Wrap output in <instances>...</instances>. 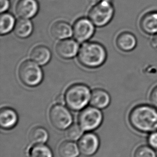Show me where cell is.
<instances>
[{
	"label": "cell",
	"instance_id": "6da1fadb",
	"mask_svg": "<svg viewBox=\"0 0 157 157\" xmlns=\"http://www.w3.org/2000/svg\"><path fill=\"white\" fill-rule=\"evenodd\" d=\"M128 121L136 132L149 134L157 130V108L152 105L140 104L130 111Z\"/></svg>",
	"mask_w": 157,
	"mask_h": 157
},
{
	"label": "cell",
	"instance_id": "7a4b0ae2",
	"mask_svg": "<svg viewBox=\"0 0 157 157\" xmlns=\"http://www.w3.org/2000/svg\"><path fill=\"white\" fill-rule=\"evenodd\" d=\"M107 53L100 44L94 42L84 43L81 46L78 53L79 62L86 68H97L104 63Z\"/></svg>",
	"mask_w": 157,
	"mask_h": 157
},
{
	"label": "cell",
	"instance_id": "3957f363",
	"mask_svg": "<svg viewBox=\"0 0 157 157\" xmlns=\"http://www.w3.org/2000/svg\"><path fill=\"white\" fill-rule=\"evenodd\" d=\"M115 8L112 0H99L92 6L88 17L97 27L107 25L114 17Z\"/></svg>",
	"mask_w": 157,
	"mask_h": 157
},
{
	"label": "cell",
	"instance_id": "277c9868",
	"mask_svg": "<svg viewBox=\"0 0 157 157\" xmlns=\"http://www.w3.org/2000/svg\"><path fill=\"white\" fill-rule=\"evenodd\" d=\"M91 94L87 86L81 84H74L66 91L64 94L66 104L72 110H81L90 101Z\"/></svg>",
	"mask_w": 157,
	"mask_h": 157
},
{
	"label": "cell",
	"instance_id": "5b68a950",
	"mask_svg": "<svg viewBox=\"0 0 157 157\" xmlns=\"http://www.w3.org/2000/svg\"><path fill=\"white\" fill-rule=\"evenodd\" d=\"M18 73L21 82L30 87L37 86L43 80V72L40 67L36 62L30 60L21 64Z\"/></svg>",
	"mask_w": 157,
	"mask_h": 157
},
{
	"label": "cell",
	"instance_id": "8992f818",
	"mask_svg": "<svg viewBox=\"0 0 157 157\" xmlns=\"http://www.w3.org/2000/svg\"><path fill=\"white\" fill-rule=\"evenodd\" d=\"M102 114L98 108L87 107L81 111L78 116L79 125L84 131L96 129L102 122Z\"/></svg>",
	"mask_w": 157,
	"mask_h": 157
},
{
	"label": "cell",
	"instance_id": "52a82bcc",
	"mask_svg": "<svg viewBox=\"0 0 157 157\" xmlns=\"http://www.w3.org/2000/svg\"><path fill=\"white\" fill-rule=\"evenodd\" d=\"M49 117L52 124L59 130L66 129L72 122V115L63 105L52 106L49 110Z\"/></svg>",
	"mask_w": 157,
	"mask_h": 157
},
{
	"label": "cell",
	"instance_id": "ba28073f",
	"mask_svg": "<svg viewBox=\"0 0 157 157\" xmlns=\"http://www.w3.org/2000/svg\"><path fill=\"white\" fill-rule=\"evenodd\" d=\"M94 26L89 18L82 17L77 19L72 28L74 38L80 43L89 40L94 33Z\"/></svg>",
	"mask_w": 157,
	"mask_h": 157
},
{
	"label": "cell",
	"instance_id": "9c48e42d",
	"mask_svg": "<svg viewBox=\"0 0 157 157\" xmlns=\"http://www.w3.org/2000/svg\"><path fill=\"white\" fill-rule=\"evenodd\" d=\"M99 147V140L97 135L86 133L81 137L78 142L79 150L83 155L91 156L96 153Z\"/></svg>",
	"mask_w": 157,
	"mask_h": 157
},
{
	"label": "cell",
	"instance_id": "30bf717a",
	"mask_svg": "<svg viewBox=\"0 0 157 157\" xmlns=\"http://www.w3.org/2000/svg\"><path fill=\"white\" fill-rule=\"evenodd\" d=\"M39 5L37 0H19L17 2L15 11L20 18L30 19L38 13Z\"/></svg>",
	"mask_w": 157,
	"mask_h": 157
},
{
	"label": "cell",
	"instance_id": "8fae6325",
	"mask_svg": "<svg viewBox=\"0 0 157 157\" xmlns=\"http://www.w3.org/2000/svg\"><path fill=\"white\" fill-rule=\"evenodd\" d=\"M139 26L143 33L152 36L157 34V11H147L139 21Z\"/></svg>",
	"mask_w": 157,
	"mask_h": 157
},
{
	"label": "cell",
	"instance_id": "7c38bea8",
	"mask_svg": "<svg viewBox=\"0 0 157 157\" xmlns=\"http://www.w3.org/2000/svg\"><path fill=\"white\" fill-rule=\"evenodd\" d=\"M78 47L76 41L66 39L58 43L56 46V51L59 57L64 59H69L76 56Z\"/></svg>",
	"mask_w": 157,
	"mask_h": 157
},
{
	"label": "cell",
	"instance_id": "4fadbf2b",
	"mask_svg": "<svg viewBox=\"0 0 157 157\" xmlns=\"http://www.w3.org/2000/svg\"><path fill=\"white\" fill-rule=\"evenodd\" d=\"M137 39L135 34L129 31L121 32L116 39V45L118 48L123 52L134 51L137 46Z\"/></svg>",
	"mask_w": 157,
	"mask_h": 157
},
{
	"label": "cell",
	"instance_id": "5bb4252c",
	"mask_svg": "<svg viewBox=\"0 0 157 157\" xmlns=\"http://www.w3.org/2000/svg\"><path fill=\"white\" fill-rule=\"evenodd\" d=\"M51 33L54 38L64 40L71 36L73 31L69 24L66 21H55L52 25Z\"/></svg>",
	"mask_w": 157,
	"mask_h": 157
},
{
	"label": "cell",
	"instance_id": "9a60e30c",
	"mask_svg": "<svg viewBox=\"0 0 157 157\" xmlns=\"http://www.w3.org/2000/svg\"><path fill=\"white\" fill-rule=\"evenodd\" d=\"M110 102L109 94L104 90L96 89L92 92L90 104L98 109H104L109 105Z\"/></svg>",
	"mask_w": 157,
	"mask_h": 157
},
{
	"label": "cell",
	"instance_id": "2e32d148",
	"mask_svg": "<svg viewBox=\"0 0 157 157\" xmlns=\"http://www.w3.org/2000/svg\"><path fill=\"white\" fill-rule=\"evenodd\" d=\"M18 121V115L15 110L8 107L1 109L0 112V125L5 129L15 127Z\"/></svg>",
	"mask_w": 157,
	"mask_h": 157
},
{
	"label": "cell",
	"instance_id": "e0dca14e",
	"mask_svg": "<svg viewBox=\"0 0 157 157\" xmlns=\"http://www.w3.org/2000/svg\"><path fill=\"white\" fill-rule=\"evenodd\" d=\"M30 57L33 61L39 65L44 66L49 61L51 53L47 47L39 45L32 49L30 53Z\"/></svg>",
	"mask_w": 157,
	"mask_h": 157
},
{
	"label": "cell",
	"instance_id": "ac0fdd59",
	"mask_svg": "<svg viewBox=\"0 0 157 157\" xmlns=\"http://www.w3.org/2000/svg\"><path fill=\"white\" fill-rule=\"evenodd\" d=\"M33 29V24L30 19L19 18L16 21L13 31L18 37L25 38L31 34Z\"/></svg>",
	"mask_w": 157,
	"mask_h": 157
},
{
	"label": "cell",
	"instance_id": "d6986e66",
	"mask_svg": "<svg viewBox=\"0 0 157 157\" xmlns=\"http://www.w3.org/2000/svg\"><path fill=\"white\" fill-rule=\"evenodd\" d=\"M47 130L41 127H35L31 130L29 138L30 142L33 144H44L48 139Z\"/></svg>",
	"mask_w": 157,
	"mask_h": 157
},
{
	"label": "cell",
	"instance_id": "ffe728a7",
	"mask_svg": "<svg viewBox=\"0 0 157 157\" xmlns=\"http://www.w3.org/2000/svg\"><path fill=\"white\" fill-rule=\"evenodd\" d=\"M16 21L10 13H2L0 16V33L1 35L9 33L14 29Z\"/></svg>",
	"mask_w": 157,
	"mask_h": 157
},
{
	"label": "cell",
	"instance_id": "44dd1931",
	"mask_svg": "<svg viewBox=\"0 0 157 157\" xmlns=\"http://www.w3.org/2000/svg\"><path fill=\"white\" fill-rule=\"evenodd\" d=\"M58 151L61 157H78L80 152L78 145L71 141L62 143Z\"/></svg>",
	"mask_w": 157,
	"mask_h": 157
},
{
	"label": "cell",
	"instance_id": "7402d4cb",
	"mask_svg": "<svg viewBox=\"0 0 157 157\" xmlns=\"http://www.w3.org/2000/svg\"><path fill=\"white\" fill-rule=\"evenodd\" d=\"M29 157H53V153L49 147L44 144H34L29 151Z\"/></svg>",
	"mask_w": 157,
	"mask_h": 157
},
{
	"label": "cell",
	"instance_id": "603a6c76",
	"mask_svg": "<svg viewBox=\"0 0 157 157\" xmlns=\"http://www.w3.org/2000/svg\"><path fill=\"white\" fill-rule=\"evenodd\" d=\"M134 157H157V155L155 150L149 145H142L135 150Z\"/></svg>",
	"mask_w": 157,
	"mask_h": 157
},
{
	"label": "cell",
	"instance_id": "cb8c5ba5",
	"mask_svg": "<svg viewBox=\"0 0 157 157\" xmlns=\"http://www.w3.org/2000/svg\"><path fill=\"white\" fill-rule=\"evenodd\" d=\"M83 129L78 124H74L68 128L66 132V136L70 140H76L82 136Z\"/></svg>",
	"mask_w": 157,
	"mask_h": 157
},
{
	"label": "cell",
	"instance_id": "d4e9b609",
	"mask_svg": "<svg viewBox=\"0 0 157 157\" xmlns=\"http://www.w3.org/2000/svg\"><path fill=\"white\" fill-rule=\"evenodd\" d=\"M147 141L150 147L157 151V130L149 134Z\"/></svg>",
	"mask_w": 157,
	"mask_h": 157
},
{
	"label": "cell",
	"instance_id": "484cf974",
	"mask_svg": "<svg viewBox=\"0 0 157 157\" xmlns=\"http://www.w3.org/2000/svg\"><path fill=\"white\" fill-rule=\"evenodd\" d=\"M149 100L151 104L157 108V85L151 90L149 95Z\"/></svg>",
	"mask_w": 157,
	"mask_h": 157
},
{
	"label": "cell",
	"instance_id": "4316f807",
	"mask_svg": "<svg viewBox=\"0 0 157 157\" xmlns=\"http://www.w3.org/2000/svg\"><path fill=\"white\" fill-rule=\"evenodd\" d=\"M0 11L1 13H6L10 8V1L9 0H0Z\"/></svg>",
	"mask_w": 157,
	"mask_h": 157
},
{
	"label": "cell",
	"instance_id": "83f0119b",
	"mask_svg": "<svg viewBox=\"0 0 157 157\" xmlns=\"http://www.w3.org/2000/svg\"><path fill=\"white\" fill-rule=\"evenodd\" d=\"M56 101L57 102V104L63 105L64 104H66L64 96L61 94L57 96V98L56 99Z\"/></svg>",
	"mask_w": 157,
	"mask_h": 157
},
{
	"label": "cell",
	"instance_id": "f1b7e54d",
	"mask_svg": "<svg viewBox=\"0 0 157 157\" xmlns=\"http://www.w3.org/2000/svg\"><path fill=\"white\" fill-rule=\"evenodd\" d=\"M151 46L155 49H157V34L152 36L151 41Z\"/></svg>",
	"mask_w": 157,
	"mask_h": 157
}]
</instances>
